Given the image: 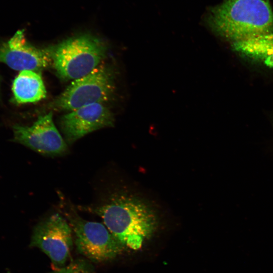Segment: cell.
I'll list each match as a JSON object with an SVG mask.
<instances>
[{
    "instance_id": "1",
    "label": "cell",
    "mask_w": 273,
    "mask_h": 273,
    "mask_svg": "<svg viewBox=\"0 0 273 273\" xmlns=\"http://www.w3.org/2000/svg\"><path fill=\"white\" fill-rule=\"evenodd\" d=\"M79 207L99 216L112 236L123 246L132 249L141 248L157 225L152 210L141 200L126 195H114L100 205Z\"/></svg>"
},
{
    "instance_id": "2",
    "label": "cell",
    "mask_w": 273,
    "mask_h": 273,
    "mask_svg": "<svg viewBox=\"0 0 273 273\" xmlns=\"http://www.w3.org/2000/svg\"><path fill=\"white\" fill-rule=\"evenodd\" d=\"M204 21L232 43L273 30L269 0H223L208 10Z\"/></svg>"
},
{
    "instance_id": "3",
    "label": "cell",
    "mask_w": 273,
    "mask_h": 273,
    "mask_svg": "<svg viewBox=\"0 0 273 273\" xmlns=\"http://www.w3.org/2000/svg\"><path fill=\"white\" fill-rule=\"evenodd\" d=\"M50 49L58 75L64 79L73 80L99 66L107 51L102 40L87 34L70 37Z\"/></svg>"
},
{
    "instance_id": "4",
    "label": "cell",
    "mask_w": 273,
    "mask_h": 273,
    "mask_svg": "<svg viewBox=\"0 0 273 273\" xmlns=\"http://www.w3.org/2000/svg\"><path fill=\"white\" fill-rule=\"evenodd\" d=\"M114 89V79L108 67L100 65L88 74L74 80L55 100L54 106L72 111L109 100Z\"/></svg>"
},
{
    "instance_id": "5",
    "label": "cell",
    "mask_w": 273,
    "mask_h": 273,
    "mask_svg": "<svg viewBox=\"0 0 273 273\" xmlns=\"http://www.w3.org/2000/svg\"><path fill=\"white\" fill-rule=\"evenodd\" d=\"M75 237L78 251L88 259L102 262L113 259L123 246L101 223L89 221L80 217L73 210L66 211Z\"/></svg>"
},
{
    "instance_id": "6",
    "label": "cell",
    "mask_w": 273,
    "mask_h": 273,
    "mask_svg": "<svg viewBox=\"0 0 273 273\" xmlns=\"http://www.w3.org/2000/svg\"><path fill=\"white\" fill-rule=\"evenodd\" d=\"M73 245L72 230L58 213L51 215L35 226L30 243L49 257L55 268L66 265Z\"/></svg>"
},
{
    "instance_id": "7",
    "label": "cell",
    "mask_w": 273,
    "mask_h": 273,
    "mask_svg": "<svg viewBox=\"0 0 273 273\" xmlns=\"http://www.w3.org/2000/svg\"><path fill=\"white\" fill-rule=\"evenodd\" d=\"M13 132L16 142L41 154L56 156L67 151V143L55 126L52 112L39 116L32 126L15 125Z\"/></svg>"
},
{
    "instance_id": "8",
    "label": "cell",
    "mask_w": 273,
    "mask_h": 273,
    "mask_svg": "<svg viewBox=\"0 0 273 273\" xmlns=\"http://www.w3.org/2000/svg\"><path fill=\"white\" fill-rule=\"evenodd\" d=\"M114 121L103 103H95L71 111L61 118L60 125L65 141L71 144L94 131L112 126Z\"/></svg>"
},
{
    "instance_id": "9",
    "label": "cell",
    "mask_w": 273,
    "mask_h": 273,
    "mask_svg": "<svg viewBox=\"0 0 273 273\" xmlns=\"http://www.w3.org/2000/svg\"><path fill=\"white\" fill-rule=\"evenodd\" d=\"M0 62L17 71H38L48 67L52 60L50 49L31 46L23 31H18L7 42L0 45Z\"/></svg>"
},
{
    "instance_id": "10",
    "label": "cell",
    "mask_w": 273,
    "mask_h": 273,
    "mask_svg": "<svg viewBox=\"0 0 273 273\" xmlns=\"http://www.w3.org/2000/svg\"><path fill=\"white\" fill-rule=\"evenodd\" d=\"M232 47L242 56L273 68V30L232 42Z\"/></svg>"
},
{
    "instance_id": "11",
    "label": "cell",
    "mask_w": 273,
    "mask_h": 273,
    "mask_svg": "<svg viewBox=\"0 0 273 273\" xmlns=\"http://www.w3.org/2000/svg\"><path fill=\"white\" fill-rule=\"evenodd\" d=\"M12 91L15 101L19 104L35 103L46 97L41 75L31 70L20 72L13 81Z\"/></svg>"
},
{
    "instance_id": "12",
    "label": "cell",
    "mask_w": 273,
    "mask_h": 273,
    "mask_svg": "<svg viewBox=\"0 0 273 273\" xmlns=\"http://www.w3.org/2000/svg\"><path fill=\"white\" fill-rule=\"evenodd\" d=\"M50 273H92V268L86 261L78 259L60 268H55Z\"/></svg>"
},
{
    "instance_id": "13",
    "label": "cell",
    "mask_w": 273,
    "mask_h": 273,
    "mask_svg": "<svg viewBox=\"0 0 273 273\" xmlns=\"http://www.w3.org/2000/svg\"><path fill=\"white\" fill-rule=\"evenodd\" d=\"M1 82V81H0Z\"/></svg>"
}]
</instances>
